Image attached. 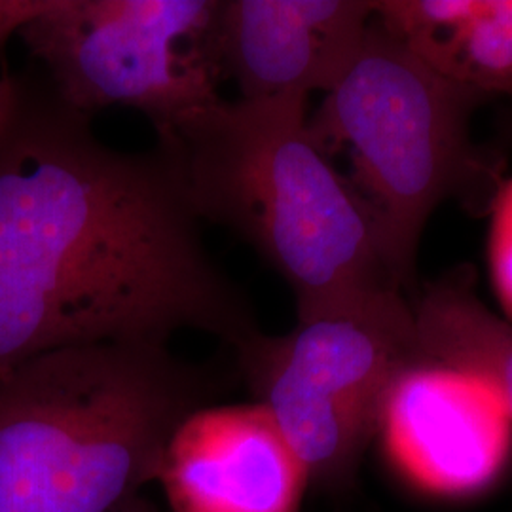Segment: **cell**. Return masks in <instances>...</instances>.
<instances>
[{"label":"cell","mask_w":512,"mask_h":512,"mask_svg":"<svg viewBox=\"0 0 512 512\" xmlns=\"http://www.w3.org/2000/svg\"><path fill=\"white\" fill-rule=\"evenodd\" d=\"M179 330L236 348L258 327L175 165L158 145L110 147L50 86L18 84L0 145V376L59 349L167 344Z\"/></svg>","instance_id":"cell-1"},{"label":"cell","mask_w":512,"mask_h":512,"mask_svg":"<svg viewBox=\"0 0 512 512\" xmlns=\"http://www.w3.org/2000/svg\"><path fill=\"white\" fill-rule=\"evenodd\" d=\"M306 105L294 95L220 99L156 133L194 215L287 281L296 321L403 294L366 203L313 139Z\"/></svg>","instance_id":"cell-2"},{"label":"cell","mask_w":512,"mask_h":512,"mask_svg":"<svg viewBox=\"0 0 512 512\" xmlns=\"http://www.w3.org/2000/svg\"><path fill=\"white\" fill-rule=\"evenodd\" d=\"M213 384L160 342L59 349L0 376V512H128Z\"/></svg>","instance_id":"cell-3"},{"label":"cell","mask_w":512,"mask_h":512,"mask_svg":"<svg viewBox=\"0 0 512 512\" xmlns=\"http://www.w3.org/2000/svg\"><path fill=\"white\" fill-rule=\"evenodd\" d=\"M486 97L433 69L372 18L348 71L308 118L327 156L348 154L346 177L401 289L412 283L433 211L486 173L471 141L473 112Z\"/></svg>","instance_id":"cell-4"},{"label":"cell","mask_w":512,"mask_h":512,"mask_svg":"<svg viewBox=\"0 0 512 512\" xmlns=\"http://www.w3.org/2000/svg\"><path fill=\"white\" fill-rule=\"evenodd\" d=\"M219 14L220 0L33 2L19 37L73 109L129 107L164 133L220 101Z\"/></svg>","instance_id":"cell-5"},{"label":"cell","mask_w":512,"mask_h":512,"mask_svg":"<svg viewBox=\"0 0 512 512\" xmlns=\"http://www.w3.org/2000/svg\"><path fill=\"white\" fill-rule=\"evenodd\" d=\"M241 372L310 480H346L376 437L385 397L423 361L403 294L332 311L281 336L260 329L239 342Z\"/></svg>","instance_id":"cell-6"},{"label":"cell","mask_w":512,"mask_h":512,"mask_svg":"<svg viewBox=\"0 0 512 512\" xmlns=\"http://www.w3.org/2000/svg\"><path fill=\"white\" fill-rule=\"evenodd\" d=\"M511 425L484 385L418 361L391 385L376 435L389 461L418 488L469 497L486 490L505 467Z\"/></svg>","instance_id":"cell-7"},{"label":"cell","mask_w":512,"mask_h":512,"mask_svg":"<svg viewBox=\"0 0 512 512\" xmlns=\"http://www.w3.org/2000/svg\"><path fill=\"white\" fill-rule=\"evenodd\" d=\"M156 480L173 512H298L310 475L260 404H205L171 433Z\"/></svg>","instance_id":"cell-8"},{"label":"cell","mask_w":512,"mask_h":512,"mask_svg":"<svg viewBox=\"0 0 512 512\" xmlns=\"http://www.w3.org/2000/svg\"><path fill=\"white\" fill-rule=\"evenodd\" d=\"M372 18L368 0H220L224 74L243 101L330 92Z\"/></svg>","instance_id":"cell-9"},{"label":"cell","mask_w":512,"mask_h":512,"mask_svg":"<svg viewBox=\"0 0 512 512\" xmlns=\"http://www.w3.org/2000/svg\"><path fill=\"white\" fill-rule=\"evenodd\" d=\"M374 18L444 76L512 95V0H378Z\"/></svg>","instance_id":"cell-10"},{"label":"cell","mask_w":512,"mask_h":512,"mask_svg":"<svg viewBox=\"0 0 512 512\" xmlns=\"http://www.w3.org/2000/svg\"><path fill=\"white\" fill-rule=\"evenodd\" d=\"M421 357L494 393L512 421V323L478 296L467 275L431 283L416 306Z\"/></svg>","instance_id":"cell-11"},{"label":"cell","mask_w":512,"mask_h":512,"mask_svg":"<svg viewBox=\"0 0 512 512\" xmlns=\"http://www.w3.org/2000/svg\"><path fill=\"white\" fill-rule=\"evenodd\" d=\"M488 258L497 300L512 323V179L499 184L495 194Z\"/></svg>","instance_id":"cell-12"},{"label":"cell","mask_w":512,"mask_h":512,"mask_svg":"<svg viewBox=\"0 0 512 512\" xmlns=\"http://www.w3.org/2000/svg\"><path fill=\"white\" fill-rule=\"evenodd\" d=\"M18 103V82L0 78V145L8 133Z\"/></svg>","instance_id":"cell-13"},{"label":"cell","mask_w":512,"mask_h":512,"mask_svg":"<svg viewBox=\"0 0 512 512\" xmlns=\"http://www.w3.org/2000/svg\"><path fill=\"white\" fill-rule=\"evenodd\" d=\"M128 512H158L150 503H147L143 497L141 499H137L135 503H133V507L129 509Z\"/></svg>","instance_id":"cell-14"}]
</instances>
